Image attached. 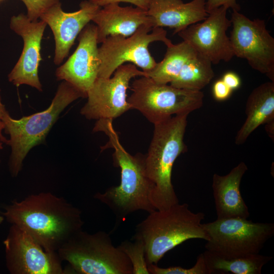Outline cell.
<instances>
[{"label": "cell", "mask_w": 274, "mask_h": 274, "mask_svg": "<svg viewBox=\"0 0 274 274\" xmlns=\"http://www.w3.org/2000/svg\"><path fill=\"white\" fill-rule=\"evenodd\" d=\"M155 41L162 42L166 46L173 44L163 27L153 28L150 25L141 26L127 37L121 35L108 37L98 49V77H111L119 66L127 62L141 68L144 73L151 71L157 62L148 47Z\"/></svg>", "instance_id": "9c48e42d"}, {"label": "cell", "mask_w": 274, "mask_h": 274, "mask_svg": "<svg viewBox=\"0 0 274 274\" xmlns=\"http://www.w3.org/2000/svg\"><path fill=\"white\" fill-rule=\"evenodd\" d=\"M228 8L222 6L210 13L203 20L188 26L177 33L199 54L212 64L228 62L234 53L226 31L231 25L227 17Z\"/></svg>", "instance_id": "4fadbf2b"}, {"label": "cell", "mask_w": 274, "mask_h": 274, "mask_svg": "<svg viewBox=\"0 0 274 274\" xmlns=\"http://www.w3.org/2000/svg\"><path fill=\"white\" fill-rule=\"evenodd\" d=\"M4 209L1 213L8 222L24 230L48 252H57L84 225L78 208L50 192L15 200Z\"/></svg>", "instance_id": "6da1fadb"}, {"label": "cell", "mask_w": 274, "mask_h": 274, "mask_svg": "<svg viewBox=\"0 0 274 274\" xmlns=\"http://www.w3.org/2000/svg\"><path fill=\"white\" fill-rule=\"evenodd\" d=\"M197 52L188 43L182 42L167 46L163 59L157 62L151 71L145 73L157 83L168 84L179 75L185 64L195 56Z\"/></svg>", "instance_id": "7402d4cb"}, {"label": "cell", "mask_w": 274, "mask_h": 274, "mask_svg": "<svg viewBox=\"0 0 274 274\" xmlns=\"http://www.w3.org/2000/svg\"><path fill=\"white\" fill-rule=\"evenodd\" d=\"M246 119L238 131L235 143H244L260 125L274 119V82H267L254 88L246 103Z\"/></svg>", "instance_id": "ffe728a7"}, {"label": "cell", "mask_w": 274, "mask_h": 274, "mask_svg": "<svg viewBox=\"0 0 274 274\" xmlns=\"http://www.w3.org/2000/svg\"><path fill=\"white\" fill-rule=\"evenodd\" d=\"M25 5L26 16L32 21L38 18L49 8L59 3L60 0H20Z\"/></svg>", "instance_id": "484cf974"}, {"label": "cell", "mask_w": 274, "mask_h": 274, "mask_svg": "<svg viewBox=\"0 0 274 274\" xmlns=\"http://www.w3.org/2000/svg\"><path fill=\"white\" fill-rule=\"evenodd\" d=\"M112 121L99 119L93 131H103L108 136L109 147L114 149V163L121 169L120 185L112 186L94 197L107 206L121 221L128 215L139 210L149 213L156 210L150 201L151 184L145 169V155L133 156L127 152L120 143Z\"/></svg>", "instance_id": "7a4b0ae2"}, {"label": "cell", "mask_w": 274, "mask_h": 274, "mask_svg": "<svg viewBox=\"0 0 274 274\" xmlns=\"http://www.w3.org/2000/svg\"><path fill=\"white\" fill-rule=\"evenodd\" d=\"M90 2L98 6L103 7L111 3H119L120 2L131 3L136 7L147 10L148 7V0H89Z\"/></svg>", "instance_id": "f1b7e54d"}, {"label": "cell", "mask_w": 274, "mask_h": 274, "mask_svg": "<svg viewBox=\"0 0 274 274\" xmlns=\"http://www.w3.org/2000/svg\"><path fill=\"white\" fill-rule=\"evenodd\" d=\"M80 97H86L63 81L59 85L51 104L45 110L19 119L12 118L8 112L6 113L2 121L4 123L5 133L10 135V139L2 135L0 141L11 148L9 169L13 177L17 176L21 170L23 160L29 150L45 141L61 112Z\"/></svg>", "instance_id": "5b68a950"}, {"label": "cell", "mask_w": 274, "mask_h": 274, "mask_svg": "<svg viewBox=\"0 0 274 274\" xmlns=\"http://www.w3.org/2000/svg\"><path fill=\"white\" fill-rule=\"evenodd\" d=\"M131 87L127 101L131 109L138 110L153 124L174 115L189 114L203 105L202 91L158 83L148 77L135 79Z\"/></svg>", "instance_id": "52a82bcc"}, {"label": "cell", "mask_w": 274, "mask_h": 274, "mask_svg": "<svg viewBox=\"0 0 274 274\" xmlns=\"http://www.w3.org/2000/svg\"><path fill=\"white\" fill-rule=\"evenodd\" d=\"M46 26L44 21H32L23 14L11 17L10 28L23 40L21 55L8 75L9 81L14 85L25 84L42 91L38 69L42 59L41 41Z\"/></svg>", "instance_id": "5bb4252c"}, {"label": "cell", "mask_w": 274, "mask_h": 274, "mask_svg": "<svg viewBox=\"0 0 274 274\" xmlns=\"http://www.w3.org/2000/svg\"><path fill=\"white\" fill-rule=\"evenodd\" d=\"M6 266L12 274H64L57 252L46 251L28 233L12 224L4 241Z\"/></svg>", "instance_id": "7c38bea8"}, {"label": "cell", "mask_w": 274, "mask_h": 274, "mask_svg": "<svg viewBox=\"0 0 274 274\" xmlns=\"http://www.w3.org/2000/svg\"><path fill=\"white\" fill-rule=\"evenodd\" d=\"M96 24L97 43L108 37L130 36L143 25H150L152 21L146 10L136 7H122L118 3H111L99 9L92 20Z\"/></svg>", "instance_id": "e0dca14e"}, {"label": "cell", "mask_w": 274, "mask_h": 274, "mask_svg": "<svg viewBox=\"0 0 274 274\" xmlns=\"http://www.w3.org/2000/svg\"><path fill=\"white\" fill-rule=\"evenodd\" d=\"M232 29L229 37L234 56L246 59L254 70L274 82V38L266 28L264 20L250 19L232 11Z\"/></svg>", "instance_id": "30bf717a"}, {"label": "cell", "mask_w": 274, "mask_h": 274, "mask_svg": "<svg viewBox=\"0 0 274 274\" xmlns=\"http://www.w3.org/2000/svg\"><path fill=\"white\" fill-rule=\"evenodd\" d=\"M222 80L232 90L238 88L241 83L239 76L232 72L226 73Z\"/></svg>", "instance_id": "f546056e"}, {"label": "cell", "mask_w": 274, "mask_h": 274, "mask_svg": "<svg viewBox=\"0 0 274 274\" xmlns=\"http://www.w3.org/2000/svg\"><path fill=\"white\" fill-rule=\"evenodd\" d=\"M108 78H97L87 94V101L80 113L88 119L113 120L131 109L126 91L130 81L145 76L143 71L132 63L122 64Z\"/></svg>", "instance_id": "8fae6325"}, {"label": "cell", "mask_w": 274, "mask_h": 274, "mask_svg": "<svg viewBox=\"0 0 274 274\" xmlns=\"http://www.w3.org/2000/svg\"><path fill=\"white\" fill-rule=\"evenodd\" d=\"M3 1V0H0V2H2V1Z\"/></svg>", "instance_id": "e575fe53"}, {"label": "cell", "mask_w": 274, "mask_h": 274, "mask_svg": "<svg viewBox=\"0 0 274 274\" xmlns=\"http://www.w3.org/2000/svg\"><path fill=\"white\" fill-rule=\"evenodd\" d=\"M247 170L246 163L241 162L226 175L214 174L212 186L218 219L250 216L240 191L241 180Z\"/></svg>", "instance_id": "d6986e66"}, {"label": "cell", "mask_w": 274, "mask_h": 274, "mask_svg": "<svg viewBox=\"0 0 274 274\" xmlns=\"http://www.w3.org/2000/svg\"><path fill=\"white\" fill-rule=\"evenodd\" d=\"M202 253L210 274H260L263 266L272 258L259 253L232 258L221 257L207 250Z\"/></svg>", "instance_id": "44dd1931"}, {"label": "cell", "mask_w": 274, "mask_h": 274, "mask_svg": "<svg viewBox=\"0 0 274 274\" xmlns=\"http://www.w3.org/2000/svg\"><path fill=\"white\" fill-rule=\"evenodd\" d=\"M201 225L209 238L206 250L225 258L259 254L274 234L273 223L239 217L217 218Z\"/></svg>", "instance_id": "ba28073f"}, {"label": "cell", "mask_w": 274, "mask_h": 274, "mask_svg": "<svg viewBox=\"0 0 274 274\" xmlns=\"http://www.w3.org/2000/svg\"><path fill=\"white\" fill-rule=\"evenodd\" d=\"M152 19L153 28L168 27L177 33L188 26L201 21L209 15L206 0H148L147 10Z\"/></svg>", "instance_id": "ac0fdd59"}, {"label": "cell", "mask_w": 274, "mask_h": 274, "mask_svg": "<svg viewBox=\"0 0 274 274\" xmlns=\"http://www.w3.org/2000/svg\"><path fill=\"white\" fill-rule=\"evenodd\" d=\"M274 119H272L268 122H266L265 128L269 136L271 138H273V126H274Z\"/></svg>", "instance_id": "4dcf8cb0"}, {"label": "cell", "mask_w": 274, "mask_h": 274, "mask_svg": "<svg viewBox=\"0 0 274 274\" xmlns=\"http://www.w3.org/2000/svg\"><path fill=\"white\" fill-rule=\"evenodd\" d=\"M4 123L2 121H0V136L2 135V130L4 129ZM2 144H3L2 142L0 143V150L3 148Z\"/></svg>", "instance_id": "d6a6232c"}, {"label": "cell", "mask_w": 274, "mask_h": 274, "mask_svg": "<svg viewBox=\"0 0 274 274\" xmlns=\"http://www.w3.org/2000/svg\"><path fill=\"white\" fill-rule=\"evenodd\" d=\"M7 112L8 111H7L5 105L2 102L0 89V121H2L3 117Z\"/></svg>", "instance_id": "1f68e13d"}, {"label": "cell", "mask_w": 274, "mask_h": 274, "mask_svg": "<svg viewBox=\"0 0 274 274\" xmlns=\"http://www.w3.org/2000/svg\"><path fill=\"white\" fill-rule=\"evenodd\" d=\"M80 9L66 13L59 3L46 10L40 18L52 31L55 41L54 63L60 64L66 57L75 40L100 7L88 1L81 3Z\"/></svg>", "instance_id": "2e32d148"}, {"label": "cell", "mask_w": 274, "mask_h": 274, "mask_svg": "<svg viewBox=\"0 0 274 274\" xmlns=\"http://www.w3.org/2000/svg\"><path fill=\"white\" fill-rule=\"evenodd\" d=\"M150 274H210L203 253L199 254L193 266L187 268L181 266L160 267L157 264L147 266Z\"/></svg>", "instance_id": "d4e9b609"}, {"label": "cell", "mask_w": 274, "mask_h": 274, "mask_svg": "<svg viewBox=\"0 0 274 274\" xmlns=\"http://www.w3.org/2000/svg\"><path fill=\"white\" fill-rule=\"evenodd\" d=\"M204 216L202 212H192L186 203L150 213L136 225L134 235L144 243L147 266L157 264L166 253L186 241H207L201 225Z\"/></svg>", "instance_id": "277c9868"}, {"label": "cell", "mask_w": 274, "mask_h": 274, "mask_svg": "<svg viewBox=\"0 0 274 274\" xmlns=\"http://www.w3.org/2000/svg\"><path fill=\"white\" fill-rule=\"evenodd\" d=\"M57 252L69 264L67 273L132 274L128 258L103 231L91 234L81 230Z\"/></svg>", "instance_id": "8992f818"}, {"label": "cell", "mask_w": 274, "mask_h": 274, "mask_svg": "<svg viewBox=\"0 0 274 274\" xmlns=\"http://www.w3.org/2000/svg\"><path fill=\"white\" fill-rule=\"evenodd\" d=\"M5 219V218L4 217V216L1 214V211H0V224H1L4 221Z\"/></svg>", "instance_id": "836d02e7"}, {"label": "cell", "mask_w": 274, "mask_h": 274, "mask_svg": "<svg viewBox=\"0 0 274 274\" xmlns=\"http://www.w3.org/2000/svg\"><path fill=\"white\" fill-rule=\"evenodd\" d=\"M134 241H124L118 247L127 256L132 266V274H150L145 257L142 240L133 236Z\"/></svg>", "instance_id": "cb8c5ba5"}, {"label": "cell", "mask_w": 274, "mask_h": 274, "mask_svg": "<svg viewBox=\"0 0 274 274\" xmlns=\"http://www.w3.org/2000/svg\"><path fill=\"white\" fill-rule=\"evenodd\" d=\"M188 114H179L154 124L145 169L151 184L150 201L156 210H164L179 202L172 182L176 159L187 151L184 138Z\"/></svg>", "instance_id": "3957f363"}, {"label": "cell", "mask_w": 274, "mask_h": 274, "mask_svg": "<svg viewBox=\"0 0 274 274\" xmlns=\"http://www.w3.org/2000/svg\"><path fill=\"white\" fill-rule=\"evenodd\" d=\"M212 64L209 59L197 53L185 64L170 85L178 88L200 91L214 77Z\"/></svg>", "instance_id": "603a6c76"}, {"label": "cell", "mask_w": 274, "mask_h": 274, "mask_svg": "<svg viewBox=\"0 0 274 274\" xmlns=\"http://www.w3.org/2000/svg\"><path fill=\"white\" fill-rule=\"evenodd\" d=\"M78 36L76 50L57 68L55 75L58 80L68 82L87 97L88 91L98 78L99 62L96 25L88 23Z\"/></svg>", "instance_id": "9a60e30c"}, {"label": "cell", "mask_w": 274, "mask_h": 274, "mask_svg": "<svg viewBox=\"0 0 274 274\" xmlns=\"http://www.w3.org/2000/svg\"><path fill=\"white\" fill-rule=\"evenodd\" d=\"M222 6H226L232 11H239L241 9L236 0H206V8L208 13Z\"/></svg>", "instance_id": "83f0119b"}, {"label": "cell", "mask_w": 274, "mask_h": 274, "mask_svg": "<svg viewBox=\"0 0 274 274\" xmlns=\"http://www.w3.org/2000/svg\"><path fill=\"white\" fill-rule=\"evenodd\" d=\"M232 90L221 80L215 82L213 87L214 98L218 101L227 99L230 96Z\"/></svg>", "instance_id": "4316f807"}]
</instances>
